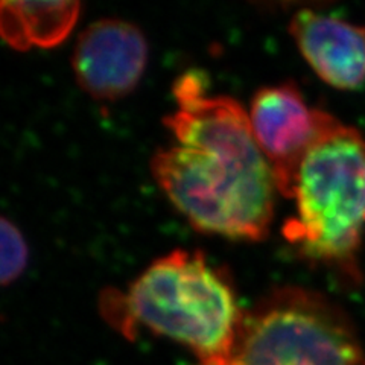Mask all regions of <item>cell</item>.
I'll return each instance as SVG.
<instances>
[{
	"label": "cell",
	"instance_id": "cell-1",
	"mask_svg": "<svg viewBox=\"0 0 365 365\" xmlns=\"http://www.w3.org/2000/svg\"><path fill=\"white\" fill-rule=\"evenodd\" d=\"M174 96L178 108L165 125L175 145L151 160L157 185L200 232L264 239L277 186L248 113L233 98L205 95L195 72L177 79Z\"/></svg>",
	"mask_w": 365,
	"mask_h": 365
},
{
	"label": "cell",
	"instance_id": "cell-2",
	"mask_svg": "<svg viewBox=\"0 0 365 365\" xmlns=\"http://www.w3.org/2000/svg\"><path fill=\"white\" fill-rule=\"evenodd\" d=\"M99 309L123 336L145 327L187 347L197 365H224L242 317L230 280L187 250L154 260L125 291H106Z\"/></svg>",
	"mask_w": 365,
	"mask_h": 365
},
{
	"label": "cell",
	"instance_id": "cell-3",
	"mask_svg": "<svg viewBox=\"0 0 365 365\" xmlns=\"http://www.w3.org/2000/svg\"><path fill=\"white\" fill-rule=\"evenodd\" d=\"M283 236L304 259L356 277L365 227V139L334 120L304 155Z\"/></svg>",
	"mask_w": 365,
	"mask_h": 365
},
{
	"label": "cell",
	"instance_id": "cell-4",
	"mask_svg": "<svg viewBox=\"0 0 365 365\" xmlns=\"http://www.w3.org/2000/svg\"><path fill=\"white\" fill-rule=\"evenodd\" d=\"M224 365H365V350L338 304L282 287L242 311Z\"/></svg>",
	"mask_w": 365,
	"mask_h": 365
},
{
	"label": "cell",
	"instance_id": "cell-5",
	"mask_svg": "<svg viewBox=\"0 0 365 365\" xmlns=\"http://www.w3.org/2000/svg\"><path fill=\"white\" fill-rule=\"evenodd\" d=\"M256 142L272 169L277 192L292 198L304 155L335 120L311 108L292 83L260 88L248 111Z\"/></svg>",
	"mask_w": 365,
	"mask_h": 365
},
{
	"label": "cell",
	"instance_id": "cell-6",
	"mask_svg": "<svg viewBox=\"0 0 365 365\" xmlns=\"http://www.w3.org/2000/svg\"><path fill=\"white\" fill-rule=\"evenodd\" d=\"M146 61L148 43L139 28L120 19H102L79 34L72 67L87 95L114 101L139 84Z\"/></svg>",
	"mask_w": 365,
	"mask_h": 365
},
{
	"label": "cell",
	"instance_id": "cell-7",
	"mask_svg": "<svg viewBox=\"0 0 365 365\" xmlns=\"http://www.w3.org/2000/svg\"><path fill=\"white\" fill-rule=\"evenodd\" d=\"M289 31L304 60L324 83L342 90L365 86V29L302 9L294 14Z\"/></svg>",
	"mask_w": 365,
	"mask_h": 365
},
{
	"label": "cell",
	"instance_id": "cell-8",
	"mask_svg": "<svg viewBox=\"0 0 365 365\" xmlns=\"http://www.w3.org/2000/svg\"><path fill=\"white\" fill-rule=\"evenodd\" d=\"M78 2H2V37L19 51L52 48L71 34L79 16Z\"/></svg>",
	"mask_w": 365,
	"mask_h": 365
},
{
	"label": "cell",
	"instance_id": "cell-9",
	"mask_svg": "<svg viewBox=\"0 0 365 365\" xmlns=\"http://www.w3.org/2000/svg\"><path fill=\"white\" fill-rule=\"evenodd\" d=\"M0 245H2V279L4 284H8L20 277L28 264V245L25 242L19 227L8 218L0 221Z\"/></svg>",
	"mask_w": 365,
	"mask_h": 365
}]
</instances>
